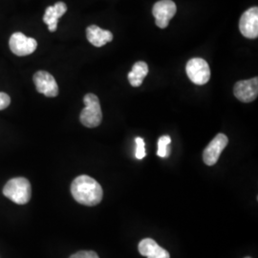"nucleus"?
Returning <instances> with one entry per match:
<instances>
[{"label":"nucleus","mask_w":258,"mask_h":258,"mask_svg":"<svg viewBox=\"0 0 258 258\" xmlns=\"http://www.w3.org/2000/svg\"><path fill=\"white\" fill-rule=\"evenodd\" d=\"M71 194L78 203L93 207L102 202L103 191L102 186L90 176L77 177L71 184Z\"/></svg>","instance_id":"obj_1"},{"label":"nucleus","mask_w":258,"mask_h":258,"mask_svg":"<svg viewBox=\"0 0 258 258\" xmlns=\"http://www.w3.org/2000/svg\"><path fill=\"white\" fill-rule=\"evenodd\" d=\"M3 194L14 203L19 205L27 204L32 195L31 184L26 178L23 177L11 179L5 184L3 188Z\"/></svg>","instance_id":"obj_2"},{"label":"nucleus","mask_w":258,"mask_h":258,"mask_svg":"<svg viewBox=\"0 0 258 258\" xmlns=\"http://www.w3.org/2000/svg\"><path fill=\"white\" fill-rule=\"evenodd\" d=\"M85 108H83L80 120L84 126L94 128L101 124L102 112L99 98L94 94H87L83 98Z\"/></svg>","instance_id":"obj_3"},{"label":"nucleus","mask_w":258,"mask_h":258,"mask_svg":"<svg viewBox=\"0 0 258 258\" xmlns=\"http://www.w3.org/2000/svg\"><path fill=\"white\" fill-rule=\"evenodd\" d=\"M185 72L189 80L197 85L206 84L211 79V69L208 62L200 57H194L185 66Z\"/></svg>","instance_id":"obj_4"},{"label":"nucleus","mask_w":258,"mask_h":258,"mask_svg":"<svg viewBox=\"0 0 258 258\" xmlns=\"http://www.w3.org/2000/svg\"><path fill=\"white\" fill-rule=\"evenodd\" d=\"M9 46L11 51L19 56L33 54L37 47V40L28 37L22 33H15L10 38Z\"/></svg>","instance_id":"obj_5"},{"label":"nucleus","mask_w":258,"mask_h":258,"mask_svg":"<svg viewBox=\"0 0 258 258\" xmlns=\"http://www.w3.org/2000/svg\"><path fill=\"white\" fill-rule=\"evenodd\" d=\"M177 7L172 0H161L154 4L152 14L155 18L156 25L161 29L168 26L170 19L175 16Z\"/></svg>","instance_id":"obj_6"},{"label":"nucleus","mask_w":258,"mask_h":258,"mask_svg":"<svg viewBox=\"0 0 258 258\" xmlns=\"http://www.w3.org/2000/svg\"><path fill=\"white\" fill-rule=\"evenodd\" d=\"M228 144L229 139L225 134H217L204 150L203 160L205 164L207 166L215 165L218 162L222 151L228 146Z\"/></svg>","instance_id":"obj_7"},{"label":"nucleus","mask_w":258,"mask_h":258,"mask_svg":"<svg viewBox=\"0 0 258 258\" xmlns=\"http://www.w3.org/2000/svg\"><path fill=\"white\" fill-rule=\"evenodd\" d=\"M241 34L247 38L254 39L258 37V8L247 10L241 17L239 22Z\"/></svg>","instance_id":"obj_8"},{"label":"nucleus","mask_w":258,"mask_h":258,"mask_svg":"<svg viewBox=\"0 0 258 258\" xmlns=\"http://www.w3.org/2000/svg\"><path fill=\"white\" fill-rule=\"evenodd\" d=\"M34 83L37 87V92L50 98L57 96V83L55 82V78L46 71H38L34 75Z\"/></svg>","instance_id":"obj_9"},{"label":"nucleus","mask_w":258,"mask_h":258,"mask_svg":"<svg viewBox=\"0 0 258 258\" xmlns=\"http://www.w3.org/2000/svg\"><path fill=\"white\" fill-rule=\"evenodd\" d=\"M234 96L242 102H253L258 95V79L253 78L235 83L233 88Z\"/></svg>","instance_id":"obj_10"},{"label":"nucleus","mask_w":258,"mask_h":258,"mask_svg":"<svg viewBox=\"0 0 258 258\" xmlns=\"http://www.w3.org/2000/svg\"><path fill=\"white\" fill-rule=\"evenodd\" d=\"M139 252L148 258H170L169 252L163 249L156 243V241L150 238L142 240L139 243Z\"/></svg>","instance_id":"obj_11"},{"label":"nucleus","mask_w":258,"mask_h":258,"mask_svg":"<svg viewBox=\"0 0 258 258\" xmlns=\"http://www.w3.org/2000/svg\"><path fill=\"white\" fill-rule=\"evenodd\" d=\"M67 11V6L63 2H57L54 6L47 8L43 17L44 23L48 25L50 32H55L57 28L58 19H60Z\"/></svg>","instance_id":"obj_12"},{"label":"nucleus","mask_w":258,"mask_h":258,"mask_svg":"<svg viewBox=\"0 0 258 258\" xmlns=\"http://www.w3.org/2000/svg\"><path fill=\"white\" fill-rule=\"evenodd\" d=\"M86 37L89 42L96 47L104 46L113 39V34L110 31L102 30L96 25H91L86 29Z\"/></svg>","instance_id":"obj_13"},{"label":"nucleus","mask_w":258,"mask_h":258,"mask_svg":"<svg viewBox=\"0 0 258 258\" xmlns=\"http://www.w3.org/2000/svg\"><path fill=\"white\" fill-rule=\"evenodd\" d=\"M148 74V64L144 61H138L134 64L132 71L128 74L129 83L133 87H139L142 85V83Z\"/></svg>","instance_id":"obj_14"},{"label":"nucleus","mask_w":258,"mask_h":258,"mask_svg":"<svg viewBox=\"0 0 258 258\" xmlns=\"http://www.w3.org/2000/svg\"><path fill=\"white\" fill-rule=\"evenodd\" d=\"M171 143V138L169 136H162L158 141V151L157 155L161 158H166L170 154V150L168 148L169 144Z\"/></svg>","instance_id":"obj_15"},{"label":"nucleus","mask_w":258,"mask_h":258,"mask_svg":"<svg viewBox=\"0 0 258 258\" xmlns=\"http://www.w3.org/2000/svg\"><path fill=\"white\" fill-rule=\"evenodd\" d=\"M136 142V158L138 160H142L146 157V148H145V141L144 139L137 137L135 139Z\"/></svg>","instance_id":"obj_16"},{"label":"nucleus","mask_w":258,"mask_h":258,"mask_svg":"<svg viewBox=\"0 0 258 258\" xmlns=\"http://www.w3.org/2000/svg\"><path fill=\"white\" fill-rule=\"evenodd\" d=\"M69 258H100L99 255L92 250H81L74 253Z\"/></svg>","instance_id":"obj_17"},{"label":"nucleus","mask_w":258,"mask_h":258,"mask_svg":"<svg viewBox=\"0 0 258 258\" xmlns=\"http://www.w3.org/2000/svg\"><path fill=\"white\" fill-rule=\"evenodd\" d=\"M11 103L9 95L6 93L0 92V110L7 108Z\"/></svg>","instance_id":"obj_18"},{"label":"nucleus","mask_w":258,"mask_h":258,"mask_svg":"<svg viewBox=\"0 0 258 258\" xmlns=\"http://www.w3.org/2000/svg\"><path fill=\"white\" fill-rule=\"evenodd\" d=\"M245 258H250V257H245Z\"/></svg>","instance_id":"obj_19"}]
</instances>
